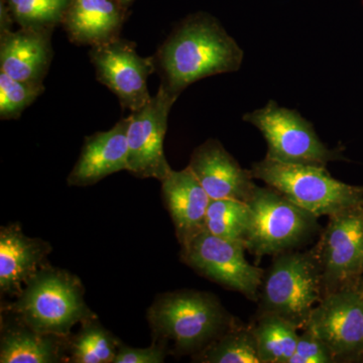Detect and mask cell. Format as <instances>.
I'll use <instances>...</instances> for the list:
<instances>
[{"label":"cell","mask_w":363,"mask_h":363,"mask_svg":"<svg viewBox=\"0 0 363 363\" xmlns=\"http://www.w3.org/2000/svg\"><path fill=\"white\" fill-rule=\"evenodd\" d=\"M325 294L359 281L363 274V203L329 217L316 247Z\"/></svg>","instance_id":"obj_9"},{"label":"cell","mask_w":363,"mask_h":363,"mask_svg":"<svg viewBox=\"0 0 363 363\" xmlns=\"http://www.w3.org/2000/svg\"><path fill=\"white\" fill-rule=\"evenodd\" d=\"M123 6L130 7L135 2V0H118Z\"/></svg>","instance_id":"obj_28"},{"label":"cell","mask_w":363,"mask_h":363,"mask_svg":"<svg viewBox=\"0 0 363 363\" xmlns=\"http://www.w3.org/2000/svg\"><path fill=\"white\" fill-rule=\"evenodd\" d=\"M171 353L164 344L152 341L150 347H130L123 342L119 344L113 363H162Z\"/></svg>","instance_id":"obj_27"},{"label":"cell","mask_w":363,"mask_h":363,"mask_svg":"<svg viewBox=\"0 0 363 363\" xmlns=\"http://www.w3.org/2000/svg\"><path fill=\"white\" fill-rule=\"evenodd\" d=\"M362 305H363V285H362Z\"/></svg>","instance_id":"obj_29"},{"label":"cell","mask_w":363,"mask_h":363,"mask_svg":"<svg viewBox=\"0 0 363 363\" xmlns=\"http://www.w3.org/2000/svg\"><path fill=\"white\" fill-rule=\"evenodd\" d=\"M128 9L118 0H71L62 26L73 44L94 47L119 38Z\"/></svg>","instance_id":"obj_18"},{"label":"cell","mask_w":363,"mask_h":363,"mask_svg":"<svg viewBox=\"0 0 363 363\" xmlns=\"http://www.w3.org/2000/svg\"><path fill=\"white\" fill-rule=\"evenodd\" d=\"M52 247L40 238H28L21 224H9L0 228V291L18 296L26 281L42 267Z\"/></svg>","instance_id":"obj_17"},{"label":"cell","mask_w":363,"mask_h":363,"mask_svg":"<svg viewBox=\"0 0 363 363\" xmlns=\"http://www.w3.org/2000/svg\"><path fill=\"white\" fill-rule=\"evenodd\" d=\"M20 28H52L62 25L71 0H4Z\"/></svg>","instance_id":"obj_24"},{"label":"cell","mask_w":363,"mask_h":363,"mask_svg":"<svg viewBox=\"0 0 363 363\" xmlns=\"http://www.w3.org/2000/svg\"><path fill=\"white\" fill-rule=\"evenodd\" d=\"M44 91L43 83L16 80L0 72V118H18Z\"/></svg>","instance_id":"obj_25"},{"label":"cell","mask_w":363,"mask_h":363,"mask_svg":"<svg viewBox=\"0 0 363 363\" xmlns=\"http://www.w3.org/2000/svg\"><path fill=\"white\" fill-rule=\"evenodd\" d=\"M1 363L69 362V337L40 333L1 310Z\"/></svg>","instance_id":"obj_19"},{"label":"cell","mask_w":363,"mask_h":363,"mask_svg":"<svg viewBox=\"0 0 363 363\" xmlns=\"http://www.w3.org/2000/svg\"><path fill=\"white\" fill-rule=\"evenodd\" d=\"M52 28L0 33V72L25 82H44L52 60Z\"/></svg>","instance_id":"obj_15"},{"label":"cell","mask_w":363,"mask_h":363,"mask_svg":"<svg viewBox=\"0 0 363 363\" xmlns=\"http://www.w3.org/2000/svg\"><path fill=\"white\" fill-rule=\"evenodd\" d=\"M264 135L267 157L286 164L326 167L345 160L339 150H330L317 135L313 124L297 111L279 106L269 100L266 106L243 116Z\"/></svg>","instance_id":"obj_7"},{"label":"cell","mask_w":363,"mask_h":363,"mask_svg":"<svg viewBox=\"0 0 363 363\" xmlns=\"http://www.w3.org/2000/svg\"><path fill=\"white\" fill-rule=\"evenodd\" d=\"M154 341L180 354L200 352L236 323L213 294L178 290L157 296L147 310Z\"/></svg>","instance_id":"obj_2"},{"label":"cell","mask_w":363,"mask_h":363,"mask_svg":"<svg viewBox=\"0 0 363 363\" xmlns=\"http://www.w3.org/2000/svg\"><path fill=\"white\" fill-rule=\"evenodd\" d=\"M323 272L315 247L274 257L259 291V314L276 315L304 329L324 297Z\"/></svg>","instance_id":"obj_4"},{"label":"cell","mask_w":363,"mask_h":363,"mask_svg":"<svg viewBox=\"0 0 363 363\" xmlns=\"http://www.w3.org/2000/svg\"><path fill=\"white\" fill-rule=\"evenodd\" d=\"M252 224V211L247 202L211 199L208 207L205 230L229 240L245 243Z\"/></svg>","instance_id":"obj_23"},{"label":"cell","mask_w":363,"mask_h":363,"mask_svg":"<svg viewBox=\"0 0 363 363\" xmlns=\"http://www.w3.org/2000/svg\"><path fill=\"white\" fill-rule=\"evenodd\" d=\"M80 279L49 264L26 281L16 300L2 310L44 334L69 337L77 324L96 318L85 301Z\"/></svg>","instance_id":"obj_3"},{"label":"cell","mask_w":363,"mask_h":363,"mask_svg":"<svg viewBox=\"0 0 363 363\" xmlns=\"http://www.w3.org/2000/svg\"><path fill=\"white\" fill-rule=\"evenodd\" d=\"M250 171L255 180L317 217H330L363 203V187L334 179L326 167L286 164L266 157Z\"/></svg>","instance_id":"obj_5"},{"label":"cell","mask_w":363,"mask_h":363,"mask_svg":"<svg viewBox=\"0 0 363 363\" xmlns=\"http://www.w3.org/2000/svg\"><path fill=\"white\" fill-rule=\"evenodd\" d=\"M203 363H262L252 326L233 325L207 347L193 355Z\"/></svg>","instance_id":"obj_21"},{"label":"cell","mask_w":363,"mask_h":363,"mask_svg":"<svg viewBox=\"0 0 363 363\" xmlns=\"http://www.w3.org/2000/svg\"><path fill=\"white\" fill-rule=\"evenodd\" d=\"M130 116L121 118L111 130L86 136L80 157L69 174V186L87 187L107 176L128 171V133Z\"/></svg>","instance_id":"obj_14"},{"label":"cell","mask_w":363,"mask_h":363,"mask_svg":"<svg viewBox=\"0 0 363 363\" xmlns=\"http://www.w3.org/2000/svg\"><path fill=\"white\" fill-rule=\"evenodd\" d=\"M178 97L160 85L143 108L131 112L128 133V172L140 179H166L173 169L167 161L164 140L172 106Z\"/></svg>","instance_id":"obj_11"},{"label":"cell","mask_w":363,"mask_h":363,"mask_svg":"<svg viewBox=\"0 0 363 363\" xmlns=\"http://www.w3.org/2000/svg\"><path fill=\"white\" fill-rule=\"evenodd\" d=\"M305 328L323 341L334 360L363 355V305L359 281L325 294Z\"/></svg>","instance_id":"obj_10"},{"label":"cell","mask_w":363,"mask_h":363,"mask_svg":"<svg viewBox=\"0 0 363 363\" xmlns=\"http://www.w3.org/2000/svg\"><path fill=\"white\" fill-rule=\"evenodd\" d=\"M247 203L252 211V224L245 245L255 257H276L291 252L321 230L319 217L294 204L269 186H255Z\"/></svg>","instance_id":"obj_6"},{"label":"cell","mask_w":363,"mask_h":363,"mask_svg":"<svg viewBox=\"0 0 363 363\" xmlns=\"http://www.w3.org/2000/svg\"><path fill=\"white\" fill-rule=\"evenodd\" d=\"M252 328L257 339L260 362H290L297 347L300 329L283 318L271 314H259Z\"/></svg>","instance_id":"obj_20"},{"label":"cell","mask_w":363,"mask_h":363,"mask_svg":"<svg viewBox=\"0 0 363 363\" xmlns=\"http://www.w3.org/2000/svg\"><path fill=\"white\" fill-rule=\"evenodd\" d=\"M89 56L97 80L116 95L123 108L133 112L149 104L147 78L157 71L154 57L140 56L135 43L121 37L91 47Z\"/></svg>","instance_id":"obj_12"},{"label":"cell","mask_w":363,"mask_h":363,"mask_svg":"<svg viewBox=\"0 0 363 363\" xmlns=\"http://www.w3.org/2000/svg\"><path fill=\"white\" fill-rule=\"evenodd\" d=\"M242 49L210 14L188 16L154 56L161 84L179 97L196 81L240 70Z\"/></svg>","instance_id":"obj_1"},{"label":"cell","mask_w":363,"mask_h":363,"mask_svg":"<svg viewBox=\"0 0 363 363\" xmlns=\"http://www.w3.org/2000/svg\"><path fill=\"white\" fill-rule=\"evenodd\" d=\"M121 342L97 317L93 318L83 322L77 333L69 337V362L113 363Z\"/></svg>","instance_id":"obj_22"},{"label":"cell","mask_w":363,"mask_h":363,"mask_svg":"<svg viewBox=\"0 0 363 363\" xmlns=\"http://www.w3.org/2000/svg\"><path fill=\"white\" fill-rule=\"evenodd\" d=\"M245 250L242 241L225 240L204 230L181 247V259L210 281L257 301L264 271L248 262Z\"/></svg>","instance_id":"obj_8"},{"label":"cell","mask_w":363,"mask_h":363,"mask_svg":"<svg viewBox=\"0 0 363 363\" xmlns=\"http://www.w3.org/2000/svg\"><path fill=\"white\" fill-rule=\"evenodd\" d=\"M335 362L330 351L316 334L309 328L298 335L297 347L289 363Z\"/></svg>","instance_id":"obj_26"},{"label":"cell","mask_w":363,"mask_h":363,"mask_svg":"<svg viewBox=\"0 0 363 363\" xmlns=\"http://www.w3.org/2000/svg\"><path fill=\"white\" fill-rule=\"evenodd\" d=\"M161 183L162 201L175 227L177 240L184 247L205 230L211 198L189 167L173 169Z\"/></svg>","instance_id":"obj_16"},{"label":"cell","mask_w":363,"mask_h":363,"mask_svg":"<svg viewBox=\"0 0 363 363\" xmlns=\"http://www.w3.org/2000/svg\"><path fill=\"white\" fill-rule=\"evenodd\" d=\"M188 167L213 200L247 202L257 186L252 171L241 168L233 155L214 138L196 147Z\"/></svg>","instance_id":"obj_13"}]
</instances>
